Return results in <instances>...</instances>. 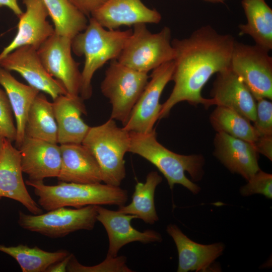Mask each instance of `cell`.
Instances as JSON below:
<instances>
[{"instance_id": "obj_1", "label": "cell", "mask_w": 272, "mask_h": 272, "mask_svg": "<svg viewBox=\"0 0 272 272\" xmlns=\"http://www.w3.org/2000/svg\"><path fill=\"white\" fill-rule=\"evenodd\" d=\"M235 40L230 34L218 33L210 25L194 30L187 38L172 40L175 50L172 91L161 105L159 119L168 116L172 108L186 101L206 108L213 105L211 99L203 97V87L215 74L230 68Z\"/></svg>"}, {"instance_id": "obj_2", "label": "cell", "mask_w": 272, "mask_h": 272, "mask_svg": "<svg viewBox=\"0 0 272 272\" xmlns=\"http://www.w3.org/2000/svg\"><path fill=\"white\" fill-rule=\"evenodd\" d=\"M129 152L138 155L154 166L167 179L172 189L176 184H181L194 194L200 188L185 176L187 172L194 181L200 180L203 174L205 160L201 155H183L168 150L157 140L155 129L147 133L129 132Z\"/></svg>"}, {"instance_id": "obj_3", "label": "cell", "mask_w": 272, "mask_h": 272, "mask_svg": "<svg viewBox=\"0 0 272 272\" xmlns=\"http://www.w3.org/2000/svg\"><path fill=\"white\" fill-rule=\"evenodd\" d=\"M131 32L132 29H106L91 17L86 29L72 39L73 52L85 57L80 92L83 100L92 95L94 73L108 61L118 58Z\"/></svg>"}, {"instance_id": "obj_4", "label": "cell", "mask_w": 272, "mask_h": 272, "mask_svg": "<svg viewBox=\"0 0 272 272\" xmlns=\"http://www.w3.org/2000/svg\"><path fill=\"white\" fill-rule=\"evenodd\" d=\"M26 184L32 187L38 197V205L49 211L61 207L80 208L89 205H125L128 195L120 186L101 183L84 184L60 182L54 185L42 181L28 180Z\"/></svg>"}, {"instance_id": "obj_5", "label": "cell", "mask_w": 272, "mask_h": 272, "mask_svg": "<svg viewBox=\"0 0 272 272\" xmlns=\"http://www.w3.org/2000/svg\"><path fill=\"white\" fill-rule=\"evenodd\" d=\"M130 143L129 132L110 118L101 125L90 127L82 144L96 159L102 182L119 186L126 176L124 158L129 152Z\"/></svg>"}, {"instance_id": "obj_6", "label": "cell", "mask_w": 272, "mask_h": 272, "mask_svg": "<svg viewBox=\"0 0 272 272\" xmlns=\"http://www.w3.org/2000/svg\"><path fill=\"white\" fill-rule=\"evenodd\" d=\"M129 37L118 58V62L140 72L148 73L161 64L173 60L175 50L171 31L167 26L153 33L146 24L133 26Z\"/></svg>"}, {"instance_id": "obj_7", "label": "cell", "mask_w": 272, "mask_h": 272, "mask_svg": "<svg viewBox=\"0 0 272 272\" xmlns=\"http://www.w3.org/2000/svg\"><path fill=\"white\" fill-rule=\"evenodd\" d=\"M149 78L147 73L134 70L116 59L111 61L100 86L111 105L110 118L125 124Z\"/></svg>"}, {"instance_id": "obj_8", "label": "cell", "mask_w": 272, "mask_h": 272, "mask_svg": "<svg viewBox=\"0 0 272 272\" xmlns=\"http://www.w3.org/2000/svg\"><path fill=\"white\" fill-rule=\"evenodd\" d=\"M97 205L75 209L61 207L39 215L19 211L18 223L23 229L52 238L63 237L79 230H92L97 221Z\"/></svg>"}, {"instance_id": "obj_9", "label": "cell", "mask_w": 272, "mask_h": 272, "mask_svg": "<svg viewBox=\"0 0 272 272\" xmlns=\"http://www.w3.org/2000/svg\"><path fill=\"white\" fill-rule=\"evenodd\" d=\"M269 51L255 45L235 40L230 69L250 90L255 100L272 99V57Z\"/></svg>"}, {"instance_id": "obj_10", "label": "cell", "mask_w": 272, "mask_h": 272, "mask_svg": "<svg viewBox=\"0 0 272 272\" xmlns=\"http://www.w3.org/2000/svg\"><path fill=\"white\" fill-rule=\"evenodd\" d=\"M174 61L164 63L152 71L147 85L122 128L128 132L152 131L159 118L160 99L167 84L172 80Z\"/></svg>"}, {"instance_id": "obj_11", "label": "cell", "mask_w": 272, "mask_h": 272, "mask_svg": "<svg viewBox=\"0 0 272 272\" xmlns=\"http://www.w3.org/2000/svg\"><path fill=\"white\" fill-rule=\"evenodd\" d=\"M72 39L55 32L37 49L47 73L63 86L67 94L80 96L82 75L72 54Z\"/></svg>"}, {"instance_id": "obj_12", "label": "cell", "mask_w": 272, "mask_h": 272, "mask_svg": "<svg viewBox=\"0 0 272 272\" xmlns=\"http://www.w3.org/2000/svg\"><path fill=\"white\" fill-rule=\"evenodd\" d=\"M0 66L19 73L30 86L48 94L53 100L66 95L62 85L46 71L37 50L31 46L19 47L0 60Z\"/></svg>"}, {"instance_id": "obj_13", "label": "cell", "mask_w": 272, "mask_h": 272, "mask_svg": "<svg viewBox=\"0 0 272 272\" xmlns=\"http://www.w3.org/2000/svg\"><path fill=\"white\" fill-rule=\"evenodd\" d=\"M97 220L105 229L109 240V247L106 257L117 256L119 250L129 243L139 242L144 244L161 242L160 233L153 230L141 232L134 229L131 221L137 217L117 211H112L100 205L96 206Z\"/></svg>"}, {"instance_id": "obj_14", "label": "cell", "mask_w": 272, "mask_h": 272, "mask_svg": "<svg viewBox=\"0 0 272 272\" xmlns=\"http://www.w3.org/2000/svg\"><path fill=\"white\" fill-rule=\"evenodd\" d=\"M57 144L25 137L18 150L22 172L29 180L42 181L57 177L61 163L60 147Z\"/></svg>"}, {"instance_id": "obj_15", "label": "cell", "mask_w": 272, "mask_h": 272, "mask_svg": "<svg viewBox=\"0 0 272 272\" xmlns=\"http://www.w3.org/2000/svg\"><path fill=\"white\" fill-rule=\"evenodd\" d=\"M5 138L0 153V197L20 202L33 215L43 213L42 209L32 198L23 180L20 152Z\"/></svg>"}, {"instance_id": "obj_16", "label": "cell", "mask_w": 272, "mask_h": 272, "mask_svg": "<svg viewBox=\"0 0 272 272\" xmlns=\"http://www.w3.org/2000/svg\"><path fill=\"white\" fill-rule=\"evenodd\" d=\"M25 12L19 17L17 33L0 53V60L16 48L29 45L38 49L54 33L46 20L48 13L43 0H23Z\"/></svg>"}, {"instance_id": "obj_17", "label": "cell", "mask_w": 272, "mask_h": 272, "mask_svg": "<svg viewBox=\"0 0 272 272\" xmlns=\"http://www.w3.org/2000/svg\"><path fill=\"white\" fill-rule=\"evenodd\" d=\"M91 15L109 30L141 23L158 24L162 20L158 11L147 7L141 0H107Z\"/></svg>"}, {"instance_id": "obj_18", "label": "cell", "mask_w": 272, "mask_h": 272, "mask_svg": "<svg viewBox=\"0 0 272 272\" xmlns=\"http://www.w3.org/2000/svg\"><path fill=\"white\" fill-rule=\"evenodd\" d=\"M213 105L230 108L253 122L256 100L241 79L230 68L217 73L211 91Z\"/></svg>"}, {"instance_id": "obj_19", "label": "cell", "mask_w": 272, "mask_h": 272, "mask_svg": "<svg viewBox=\"0 0 272 272\" xmlns=\"http://www.w3.org/2000/svg\"><path fill=\"white\" fill-rule=\"evenodd\" d=\"M214 144V155L231 172L248 180L260 170L258 153L252 144L219 132L215 135Z\"/></svg>"}, {"instance_id": "obj_20", "label": "cell", "mask_w": 272, "mask_h": 272, "mask_svg": "<svg viewBox=\"0 0 272 272\" xmlns=\"http://www.w3.org/2000/svg\"><path fill=\"white\" fill-rule=\"evenodd\" d=\"M60 182L92 184L102 182L100 168L93 155L82 144L60 145Z\"/></svg>"}, {"instance_id": "obj_21", "label": "cell", "mask_w": 272, "mask_h": 272, "mask_svg": "<svg viewBox=\"0 0 272 272\" xmlns=\"http://www.w3.org/2000/svg\"><path fill=\"white\" fill-rule=\"evenodd\" d=\"M83 99L80 96L61 95L52 103L57 127V143L82 144L90 126L81 117L86 114Z\"/></svg>"}, {"instance_id": "obj_22", "label": "cell", "mask_w": 272, "mask_h": 272, "mask_svg": "<svg viewBox=\"0 0 272 272\" xmlns=\"http://www.w3.org/2000/svg\"><path fill=\"white\" fill-rule=\"evenodd\" d=\"M166 231L177 249L178 272L205 271L224 250L221 243L203 245L192 241L175 225H168Z\"/></svg>"}, {"instance_id": "obj_23", "label": "cell", "mask_w": 272, "mask_h": 272, "mask_svg": "<svg viewBox=\"0 0 272 272\" xmlns=\"http://www.w3.org/2000/svg\"><path fill=\"white\" fill-rule=\"evenodd\" d=\"M0 84L4 88L10 101L16 120L17 149L25 138V126L29 108L39 91L17 80L10 73L0 66Z\"/></svg>"}, {"instance_id": "obj_24", "label": "cell", "mask_w": 272, "mask_h": 272, "mask_svg": "<svg viewBox=\"0 0 272 272\" xmlns=\"http://www.w3.org/2000/svg\"><path fill=\"white\" fill-rule=\"evenodd\" d=\"M247 22L238 26L239 35L250 36L256 45L272 49V10L265 0H242Z\"/></svg>"}, {"instance_id": "obj_25", "label": "cell", "mask_w": 272, "mask_h": 272, "mask_svg": "<svg viewBox=\"0 0 272 272\" xmlns=\"http://www.w3.org/2000/svg\"><path fill=\"white\" fill-rule=\"evenodd\" d=\"M25 137L57 143V127L52 103L38 94L28 111Z\"/></svg>"}, {"instance_id": "obj_26", "label": "cell", "mask_w": 272, "mask_h": 272, "mask_svg": "<svg viewBox=\"0 0 272 272\" xmlns=\"http://www.w3.org/2000/svg\"><path fill=\"white\" fill-rule=\"evenodd\" d=\"M162 177L156 171L149 172L146 182H138L135 185L131 202L119 207L118 211L135 216L144 222L153 224L159 220L154 202L155 192Z\"/></svg>"}, {"instance_id": "obj_27", "label": "cell", "mask_w": 272, "mask_h": 272, "mask_svg": "<svg viewBox=\"0 0 272 272\" xmlns=\"http://www.w3.org/2000/svg\"><path fill=\"white\" fill-rule=\"evenodd\" d=\"M0 251L13 257L23 272H46L50 266L70 254L66 250L49 252L37 246L30 247L23 244L10 246L0 245Z\"/></svg>"}, {"instance_id": "obj_28", "label": "cell", "mask_w": 272, "mask_h": 272, "mask_svg": "<svg viewBox=\"0 0 272 272\" xmlns=\"http://www.w3.org/2000/svg\"><path fill=\"white\" fill-rule=\"evenodd\" d=\"M54 24V32L72 39L84 30L88 21L86 16L70 0H43Z\"/></svg>"}, {"instance_id": "obj_29", "label": "cell", "mask_w": 272, "mask_h": 272, "mask_svg": "<svg viewBox=\"0 0 272 272\" xmlns=\"http://www.w3.org/2000/svg\"><path fill=\"white\" fill-rule=\"evenodd\" d=\"M210 121L217 132H223L252 144L258 137L248 119L227 107L217 106L210 115Z\"/></svg>"}, {"instance_id": "obj_30", "label": "cell", "mask_w": 272, "mask_h": 272, "mask_svg": "<svg viewBox=\"0 0 272 272\" xmlns=\"http://www.w3.org/2000/svg\"><path fill=\"white\" fill-rule=\"evenodd\" d=\"M126 258L124 256L113 257H106L100 263L94 266L81 264L73 254L67 266L69 272H131L126 265Z\"/></svg>"}, {"instance_id": "obj_31", "label": "cell", "mask_w": 272, "mask_h": 272, "mask_svg": "<svg viewBox=\"0 0 272 272\" xmlns=\"http://www.w3.org/2000/svg\"><path fill=\"white\" fill-rule=\"evenodd\" d=\"M253 122L258 136L272 135V103L270 100H256V118Z\"/></svg>"}, {"instance_id": "obj_32", "label": "cell", "mask_w": 272, "mask_h": 272, "mask_svg": "<svg viewBox=\"0 0 272 272\" xmlns=\"http://www.w3.org/2000/svg\"><path fill=\"white\" fill-rule=\"evenodd\" d=\"M248 181V183L240 189L244 196L253 194H261L268 198L272 197V175L260 169Z\"/></svg>"}, {"instance_id": "obj_33", "label": "cell", "mask_w": 272, "mask_h": 272, "mask_svg": "<svg viewBox=\"0 0 272 272\" xmlns=\"http://www.w3.org/2000/svg\"><path fill=\"white\" fill-rule=\"evenodd\" d=\"M0 131L6 139L11 142L15 141L17 129L13 120L12 109L5 91L1 88Z\"/></svg>"}, {"instance_id": "obj_34", "label": "cell", "mask_w": 272, "mask_h": 272, "mask_svg": "<svg viewBox=\"0 0 272 272\" xmlns=\"http://www.w3.org/2000/svg\"><path fill=\"white\" fill-rule=\"evenodd\" d=\"M71 3L86 16L91 15L107 0H70Z\"/></svg>"}, {"instance_id": "obj_35", "label": "cell", "mask_w": 272, "mask_h": 272, "mask_svg": "<svg viewBox=\"0 0 272 272\" xmlns=\"http://www.w3.org/2000/svg\"><path fill=\"white\" fill-rule=\"evenodd\" d=\"M257 152L272 160V135L258 136L253 144Z\"/></svg>"}, {"instance_id": "obj_36", "label": "cell", "mask_w": 272, "mask_h": 272, "mask_svg": "<svg viewBox=\"0 0 272 272\" xmlns=\"http://www.w3.org/2000/svg\"><path fill=\"white\" fill-rule=\"evenodd\" d=\"M73 254L70 253L61 260L58 261L51 266L47 269L46 272H65L67 266Z\"/></svg>"}, {"instance_id": "obj_37", "label": "cell", "mask_w": 272, "mask_h": 272, "mask_svg": "<svg viewBox=\"0 0 272 272\" xmlns=\"http://www.w3.org/2000/svg\"><path fill=\"white\" fill-rule=\"evenodd\" d=\"M7 7L19 18L23 12L19 7L17 0H0V7Z\"/></svg>"}, {"instance_id": "obj_38", "label": "cell", "mask_w": 272, "mask_h": 272, "mask_svg": "<svg viewBox=\"0 0 272 272\" xmlns=\"http://www.w3.org/2000/svg\"><path fill=\"white\" fill-rule=\"evenodd\" d=\"M5 139V138L3 136L2 133H1L0 131V153L3 145V143L4 142V140Z\"/></svg>"}, {"instance_id": "obj_39", "label": "cell", "mask_w": 272, "mask_h": 272, "mask_svg": "<svg viewBox=\"0 0 272 272\" xmlns=\"http://www.w3.org/2000/svg\"><path fill=\"white\" fill-rule=\"evenodd\" d=\"M207 2L212 3H223L226 0H203Z\"/></svg>"}]
</instances>
